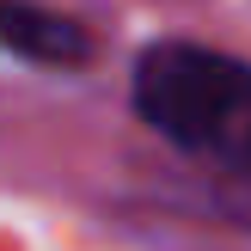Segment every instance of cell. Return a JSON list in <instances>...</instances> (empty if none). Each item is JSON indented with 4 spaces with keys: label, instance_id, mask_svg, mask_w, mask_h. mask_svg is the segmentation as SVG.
<instances>
[{
    "label": "cell",
    "instance_id": "1",
    "mask_svg": "<svg viewBox=\"0 0 251 251\" xmlns=\"http://www.w3.org/2000/svg\"><path fill=\"white\" fill-rule=\"evenodd\" d=\"M135 110L184 153L251 172V68L202 43H159L135 68Z\"/></svg>",
    "mask_w": 251,
    "mask_h": 251
},
{
    "label": "cell",
    "instance_id": "2",
    "mask_svg": "<svg viewBox=\"0 0 251 251\" xmlns=\"http://www.w3.org/2000/svg\"><path fill=\"white\" fill-rule=\"evenodd\" d=\"M0 43L31 61H49V68H80L92 55V31L80 19L31 6V0H0Z\"/></svg>",
    "mask_w": 251,
    "mask_h": 251
}]
</instances>
